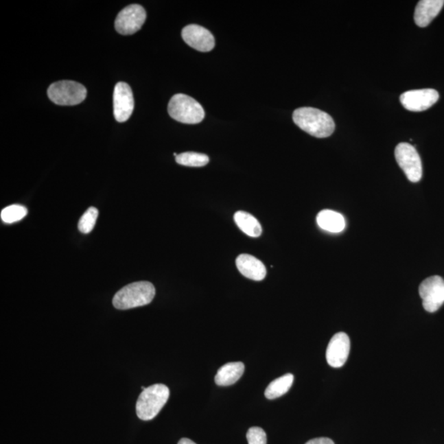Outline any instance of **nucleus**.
Returning a JSON list of instances; mask_svg holds the SVG:
<instances>
[{
    "label": "nucleus",
    "instance_id": "0eeeda50",
    "mask_svg": "<svg viewBox=\"0 0 444 444\" xmlns=\"http://www.w3.org/2000/svg\"><path fill=\"white\" fill-rule=\"evenodd\" d=\"M419 293L427 312H436L444 304V280L439 276L426 278L421 282Z\"/></svg>",
    "mask_w": 444,
    "mask_h": 444
},
{
    "label": "nucleus",
    "instance_id": "412c9836",
    "mask_svg": "<svg viewBox=\"0 0 444 444\" xmlns=\"http://www.w3.org/2000/svg\"><path fill=\"white\" fill-rule=\"evenodd\" d=\"M98 217V210L95 207H91L86 211V213L82 215L78 222V230L82 234H89L97 222Z\"/></svg>",
    "mask_w": 444,
    "mask_h": 444
},
{
    "label": "nucleus",
    "instance_id": "4468645a",
    "mask_svg": "<svg viewBox=\"0 0 444 444\" xmlns=\"http://www.w3.org/2000/svg\"><path fill=\"white\" fill-rule=\"evenodd\" d=\"M444 5L443 0H421L414 11V19L417 26L425 27L436 18Z\"/></svg>",
    "mask_w": 444,
    "mask_h": 444
},
{
    "label": "nucleus",
    "instance_id": "ddd939ff",
    "mask_svg": "<svg viewBox=\"0 0 444 444\" xmlns=\"http://www.w3.org/2000/svg\"><path fill=\"white\" fill-rule=\"evenodd\" d=\"M236 266L240 273L248 279L262 281L267 275L264 264L250 255H240L236 259Z\"/></svg>",
    "mask_w": 444,
    "mask_h": 444
},
{
    "label": "nucleus",
    "instance_id": "9b49d317",
    "mask_svg": "<svg viewBox=\"0 0 444 444\" xmlns=\"http://www.w3.org/2000/svg\"><path fill=\"white\" fill-rule=\"evenodd\" d=\"M183 39L190 47L201 52L211 51L215 47L214 36L205 27L199 25H189L182 31Z\"/></svg>",
    "mask_w": 444,
    "mask_h": 444
},
{
    "label": "nucleus",
    "instance_id": "9d476101",
    "mask_svg": "<svg viewBox=\"0 0 444 444\" xmlns=\"http://www.w3.org/2000/svg\"><path fill=\"white\" fill-rule=\"evenodd\" d=\"M114 115L119 123L127 121L135 109L134 95L130 86L120 82L114 90Z\"/></svg>",
    "mask_w": 444,
    "mask_h": 444
},
{
    "label": "nucleus",
    "instance_id": "423d86ee",
    "mask_svg": "<svg viewBox=\"0 0 444 444\" xmlns=\"http://www.w3.org/2000/svg\"><path fill=\"white\" fill-rule=\"evenodd\" d=\"M397 163L410 182L417 183L422 178V163L416 148L408 143H401L395 149Z\"/></svg>",
    "mask_w": 444,
    "mask_h": 444
},
{
    "label": "nucleus",
    "instance_id": "a211bd4d",
    "mask_svg": "<svg viewBox=\"0 0 444 444\" xmlns=\"http://www.w3.org/2000/svg\"><path fill=\"white\" fill-rule=\"evenodd\" d=\"M293 382L294 375L292 373H286V375L278 377L268 386L265 390V397L269 400H273L283 396L292 388Z\"/></svg>",
    "mask_w": 444,
    "mask_h": 444
},
{
    "label": "nucleus",
    "instance_id": "6e6552de",
    "mask_svg": "<svg viewBox=\"0 0 444 444\" xmlns=\"http://www.w3.org/2000/svg\"><path fill=\"white\" fill-rule=\"evenodd\" d=\"M146 18L143 7L139 4H131L119 12L115 23L116 31L122 35L135 34L143 27Z\"/></svg>",
    "mask_w": 444,
    "mask_h": 444
},
{
    "label": "nucleus",
    "instance_id": "2eb2a0df",
    "mask_svg": "<svg viewBox=\"0 0 444 444\" xmlns=\"http://www.w3.org/2000/svg\"><path fill=\"white\" fill-rule=\"evenodd\" d=\"M317 223L321 229L331 233H340L346 227V221L343 215L338 211L331 210L320 211L317 215Z\"/></svg>",
    "mask_w": 444,
    "mask_h": 444
},
{
    "label": "nucleus",
    "instance_id": "39448f33",
    "mask_svg": "<svg viewBox=\"0 0 444 444\" xmlns=\"http://www.w3.org/2000/svg\"><path fill=\"white\" fill-rule=\"evenodd\" d=\"M48 97L59 106H75L84 101L86 89L84 85L73 81L54 82L48 89Z\"/></svg>",
    "mask_w": 444,
    "mask_h": 444
},
{
    "label": "nucleus",
    "instance_id": "4be33fe9",
    "mask_svg": "<svg viewBox=\"0 0 444 444\" xmlns=\"http://www.w3.org/2000/svg\"><path fill=\"white\" fill-rule=\"evenodd\" d=\"M246 437L248 444H267V434L259 427H251Z\"/></svg>",
    "mask_w": 444,
    "mask_h": 444
},
{
    "label": "nucleus",
    "instance_id": "6ab92c4d",
    "mask_svg": "<svg viewBox=\"0 0 444 444\" xmlns=\"http://www.w3.org/2000/svg\"><path fill=\"white\" fill-rule=\"evenodd\" d=\"M178 164L189 167H205L209 163V157L202 153L188 152L176 156Z\"/></svg>",
    "mask_w": 444,
    "mask_h": 444
},
{
    "label": "nucleus",
    "instance_id": "1a4fd4ad",
    "mask_svg": "<svg viewBox=\"0 0 444 444\" xmlns=\"http://www.w3.org/2000/svg\"><path fill=\"white\" fill-rule=\"evenodd\" d=\"M439 94L434 89H421L406 91L401 95L400 101L405 109L420 112L428 110L438 102Z\"/></svg>",
    "mask_w": 444,
    "mask_h": 444
},
{
    "label": "nucleus",
    "instance_id": "aec40b11",
    "mask_svg": "<svg viewBox=\"0 0 444 444\" xmlns=\"http://www.w3.org/2000/svg\"><path fill=\"white\" fill-rule=\"evenodd\" d=\"M26 207L18 205L8 206L1 211V219L3 222L11 224L21 221L26 217Z\"/></svg>",
    "mask_w": 444,
    "mask_h": 444
},
{
    "label": "nucleus",
    "instance_id": "5701e85b",
    "mask_svg": "<svg viewBox=\"0 0 444 444\" xmlns=\"http://www.w3.org/2000/svg\"><path fill=\"white\" fill-rule=\"evenodd\" d=\"M305 444H335L333 441L327 438H318L311 439L309 442H307Z\"/></svg>",
    "mask_w": 444,
    "mask_h": 444
},
{
    "label": "nucleus",
    "instance_id": "f8f14e48",
    "mask_svg": "<svg viewBox=\"0 0 444 444\" xmlns=\"http://www.w3.org/2000/svg\"><path fill=\"white\" fill-rule=\"evenodd\" d=\"M351 348L350 338L345 333H338L331 338L326 351L327 364L341 368L347 362Z\"/></svg>",
    "mask_w": 444,
    "mask_h": 444
},
{
    "label": "nucleus",
    "instance_id": "dca6fc26",
    "mask_svg": "<svg viewBox=\"0 0 444 444\" xmlns=\"http://www.w3.org/2000/svg\"><path fill=\"white\" fill-rule=\"evenodd\" d=\"M244 372L242 362H230L218 369L215 382L218 386H230L237 382Z\"/></svg>",
    "mask_w": 444,
    "mask_h": 444
},
{
    "label": "nucleus",
    "instance_id": "f257e3e1",
    "mask_svg": "<svg viewBox=\"0 0 444 444\" xmlns=\"http://www.w3.org/2000/svg\"><path fill=\"white\" fill-rule=\"evenodd\" d=\"M293 120L302 130L318 139L327 138L335 130V122L331 115L316 108H299L294 111Z\"/></svg>",
    "mask_w": 444,
    "mask_h": 444
},
{
    "label": "nucleus",
    "instance_id": "20e7f679",
    "mask_svg": "<svg viewBox=\"0 0 444 444\" xmlns=\"http://www.w3.org/2000/svg\"><path fill=\"white\" fill-rule=\"evenodd\" d=\"M168 112L172 118L183 124H199L205 117V111L200 104L185 94L173 95L169 102Z\"/></svg>",
    "mask_w": 444,
    "mask_h": 444
},
{
    "label": "nucleus",
    "instance_id": "f03ea898",
    "mask_svg": "<svg viewBox=\"0 0 444 444\" xmlns=\"http://www.w3.org/2000/svg\"><path fill=\"white\" fill-rule=\"evenodd\" d=\"M156 294V289L151 282H134L115 294L113 305L115 309L126 310L150 304Z\"/></svg>",
    "mask_w": 444,
    "mask_h": 444
},
{
    "label": "nucleus",
    "instance_id": "b1692460",
    "mask_svg": "<svg viewBox=\"0 0 444 444\" xmlns=\"http://www.w3.org/2000/svg\"><path fill=\"white\" fill-rule=\"evenodd\" d=\"M178 444H197L195 443L194 441H191V439H181L180 441H178Z\"/></svg>",
    "mask_w": 444,
    "mask_h": 444
},
{
    "label": "nucleus",
    "instance_id": "7ed1b4c3",
    "mask_svg": "<svg viewBox=\"0 0 444 444\" xmlns=\"http://www.w3.org/2000/svg\"><path fill=\"white\" fill-rule=\"evenodd\" d=\"M170 389L167 385L157 384L143 390L136 404L137 416L142 421H151L167 404Z\"/></svg>",
    "mask_w": 444,
    "mask_h": 444
},
{
    "label": "nucleus",
    "instance_id": "f3484780",
    "mask_svg": "<svg viewBox=\"0 0 444 444\" xmlns=\"http://www.w3.org/2000/svg\"><path fill=\"white\" fill-rule=\"evenodd\" d=\"M234 219L239 229L250 237H259L262 234V226L254 215L239 211L235 214Z\"/></svg>",
    "mask_w": 444,
    "mask_h": 444
}]
</instances>
